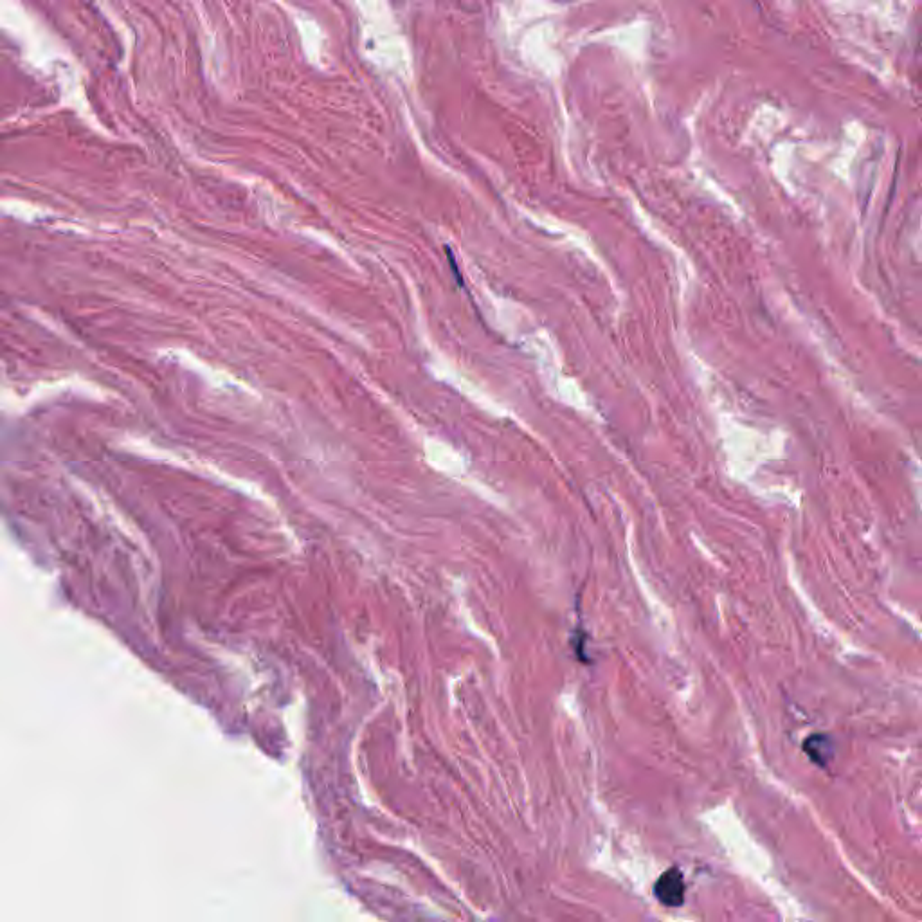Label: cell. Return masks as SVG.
<instances>
[{"label": "cell", "instance_id": "1", "mask_svg": "<svg viewBox=\"0 0 922 922\" xmlns=\"http://www.w3.org/2000/svg\"><path fill=\"white\" fill-rule=\"evenodd\" d=\"M685 877L679 872V868H669L667 872L661 874L660 879L654 885V897L667 908H679L685 903Z\"/></svg>", "mask_w": 922, "mask_h": 922}, {"label": "cell", "instance_id": "2", "mask_svg": "<svg viewBox=\"0 0 922 922\" xmlns=\"http://www.w3.org/2000/svg\"><path fill=\"white\" fill-rule=\"evenodd\" d=\"M804 751L814 764L827 766L834 759V742L827 735L814 733L809 739H805Z\"/></svg>", "mask_w": 922, "mask_h": 922}]
</instances>
